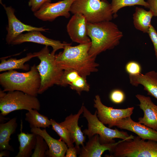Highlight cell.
Masks as SVG:
<instances>
[{
  "label": "cell",
  "mask_w": 157,
  "mask_h": 157,
  "mask_svg": "<svg viewBox=\"0 0 157 157\" xmlns=\"http://www.w3.org/2000/svg\"><path fill=\"white\" fill-rule=\"evenodd\" d=\"M36 141L32 157H46L45 153L49 148L44 138L41 136L36 134Z\"/></svg>",
  "instance_id": "cell-28"
},
{
  "label": "cell",
  "mask_w": 157,
  "mask_h": 157,
  "mask_svg": "<svg viewBox=\"0 0 157 157\" xmlns=\"http://www.w3.org/2000/svg\"><path fill=\"white\" fill-rule=\"evenodd\" d=\"M148 33L153 44L155 55L157 59V33L151 25L150 27Z\"/></svg>",
  "instance_id": "cell-33"
},
{
  "label": "cell",
  "mask_w": 157,
  "mask_h": 157,
  "mask_svg": "<svg viewBox=\"0 0 157 157\" xmlns=\"http://www.w3.org/2000/svg\"><path fill=\"white\" fill-rule=\"evenodd\" d=\"M10 151L7 150H4L0 151V157L3 156L9 157L10 155Z\"/></svg>",
  "instance_id": "cell-36"
},
{
  "label": "cell",
  "mask_w": 157,
  "mask_h": 157,
  "mask_svg": "<svg viewBox=\"0 0 157 157\" xmlns=\"http://www.w3.org/2000/svg\"><path fill=\"white\" fill-rule=\"evenodd\" d=\"M75 0H63L54 3H45L34 13V15L44 21L51 22L59 16L68 18L71 5Z\"/></svg>",
  "instance_id": "cell-10"
},
{
  "label": "cell",
  "mask_w": 157,
  "mask_h": 157,
  "mask_svg": "<svg viewBox=\"0 0 157 157\" xmlns=\"http://www.w3.org/2000/svg\"><path fill=\"white\" fill-rule=\"evenodd\" d=\"M17 118H13L5 123L0 124V150H7L13 151L9 144L11 135L14 133L17 127Z\"/></svg>",
  "instance_id": "cell-20"
},
{
  "label": "cell",
  "mask_w": 157,
  "mask_h": 157,
  "mask_svg": "<svg viewBox=\"0 0 157 157\" xmlns=\"http://www.w3.org/2000/svg\"><path fill=\"white\" fill-rule=\"evenodd\" d=\"M70 12L82 14L91 23L110 21L113 17L111 4L107 0H75Z\"/></svg>",
  "instance_id": "cell-6"
},
{
  "label": "cell",
  "mask_w": 157,
  "mask_h": 157,
  "mask_svg": "<svg viewBox=\"0 0 157 157\" xmlns=\"http://www.w3.org/2000/svg\"><path fill=\"white\" fill-rule=\"evenodd\" d=\"M81 148L80 147L72 146L68 147L65 155V157H76L77 154H79Z\"/></svg>",
  "instance_id": "cell-34"
},
{
  "label": "cell",
  "mask_w": 157,
  "mask_h": 157,
  "mask_svg": "<svg viewBox=\"0 0 157 157\" xmlns=\"http://www.w3.org/2000/svg\"><path fill=\"white\" fill-rule=\"evenodd\" d=\"M72 90H75L79 95L82 91L88 92L90 89L89 85L86 80V78L80 76L70 85Z\"/></svg>",
  "instance_id": "cell-29"
},
{
  "label": "cell",
  "mask_w": 157,
  "mask_h": 157,
  "mask_svg": "<svg viewBox=\"0 0 157 157\" xmlns=\"http://www.w3.org/2000/svg\"><path fill=\"white\" fill-rule=\"evenodd\" d=\"M129 79L132 85H142L148 95L157 99V72L153 70L144 74L129 75Z\"/></svg>",
  "instance_id": "cell-18"
},
{
  "label": "cell",
  "mask_w": 157,
  "mask_h": 157,
  "mask_svg": "<svg viewBox=\"0 0 157 157\" xmlns=\"http://www.w3.org/2000/svg\"><path fill=\"white\" fill-rule=\"evenodd\" d=\"M5 92L0 90V114L4 116L17 110L40 109V102L37 97L18 90Z\"/></svg>",
  "instance_id": "cell-8"
},
{
  "label": "cell",
  "mask_w": 157,
  "mask_h": 157,
  "mask_svg": "<svg viewBox=\"0 0 157 157\" xmlns=\"http://www.w3.org/2000/svg\"><path fill=\"white\" fill-rule=\"evenodd\" d=\"M110 4L113 17H116V13L120 9L125 7L138 5L149 8L148 5L145 0H112Z\"/></svg>",
  "instance_id": "cell-26"
},
{
  "label": "cell",
  "mask_w": 157,
  "mask_h": 157,
  "mask_svg": "<svg viewBox=\"0 0 157 157\" xmlns=\"http://www.w3.org/2000/svg\"><path fill=\"white\" fill-rule=\"evenodd\" d=\"M154 16L152 12L136 7L133 14V24L135 28L144 33H148L151 19Z\"/></svg>",
  "instance_id": "cell-22"
},
{
  "label": "cell",
  "mask_w": 157,
  "mask_h": 157,
  "mask_svg": "<svg viewBox=\"0 0 157 157\" xmlns=\"http://www.w3.org/2000/svg\"><path fill=\"white\" fill-rule=\"evenodd\" d=\"M31 132L41 136L46 142L49 148L45 153L46 157L65 156L68 147L60 139L57 140L53 138L47 133L46 129H41L38 128H31Z\"/></svg>",
  "instance_id": "cell-16"
},
{
  "label": "cell",
  "mask_w": 157,
  "mask_h": 157,
  "mask_svg": "<svg viewBox=\"0 0 157 157\" xmlns=\"http://www.w3.org/2000/svg\"><path fill=\"white\" fill-rule=\"evenodd\" d=\"M80 76L75 70L68 69L64 70L57 85L63 87L69 85Z\"/></svg>",
  "instance_id": "cell-27"
},
{
  "label": "cell",
  "mask_w": 157,
  "mask_h": 157,
  "mask_svg": "<svg viewBox=\"0 0 157 157\" xmlns=\"http://www.w3.org/2000/svg\"><path fill=\"white\" fill-rule=\"evenodd\" d=\"M33 53L40 60L37 68L41 78L38 94H42L54 85H57L64 70L57 65L56 55L50 53L48 46H45L40 51Z\"/></svg>",
  "instance_id": "cell-4"
},
{
  "label": "cell",
  "mask_w": 157,
  "mask_h": 157,
  "mask_svg": "<svg viewBox=\"0 0 157 157\" xmlns=\"http://www.w3.org/2000/svg\"><path fill=\"white\" fill-rule=\"evenodd\" d=\"M148 8L151 10L154 16L157 17V0H146Z\"/></svg>",
  "instance_id": "cell-35"
},
{
  "label": "cell",
  "mask_w": 157,
  "mask_h": 157,
  "mask_svg": "<svg viewBox=\"0 0 157 157\" xmlns=\"http://www.w3.org/2000/svg\"><path fill=\"white\" fill-rule=\"evenodd\" d=\"M33 42L50 46L53 48L51 53L55 54L56 51L60 49H63L67 43H62L58 40L49 38L43 35L40 31H34L19 35L12 43V45L21 44L25 42Z\"/></svg>",
  "instance_id": "cell-13"
},
{
  "label": "cell",
  "mask_w": 157,
  "mask_h": 157,
  "mask_svg": "<svg viewBox=\"0 0 157 157\" xmlns=\"http://www.w3.org/2000/svg\"><path fill=\"white\" fill-rule=\"evenodd\" d=\"M135 96L140 102L138 106L144 113L143 117L138 119V122L157 131V106L149 97L140 94Z\"/></svg>",
  "instance_id": "cell-15"
},
{
  "label": "cell",
  "mask_w": 157,
  "mask_h": 157,
  "mask_svg": "<svg viewBox=\"0 0 157 157\" xmlns=\"http://www.w3.org/2000/svg\"><path fill=\"white\" fill-rule=\"evenodd\" d=\"M110 98L111 101L115 104L122 103L125 98L124 92L121 90L115 89L113 90L110 93Z\"/></svg>",
  "instance_id": "cell-31"
},
{
  "label": "cell",
  "mask_w": 157,
  "mask_h": 157,
  "mask_svg": "<svg viewBox=\"0 0 157 157\" xmlns=\"http://www.w3.org/2000/svg\"><path fill=\"white\" fill-rule=\"evenodd\" d=\"M74 14L67 26V31L70 38L73 42L79 44L91 42L88 34L86 19L81 14Z\"/></svg>",
  "instance_id": "cell-12"
},
{
  "label": "cell",
  "mask_w": 157,
  "mask_h": 157,
  "mask_svg": "<svg viewBox=\"0 0 157 157\" xmlns=\"http://www.w3.org/2000/svg\"><path fill=\"white\" fill-rule=\"evenodd\" d=\"M83 105L77 113L74 115L71 114L66 117L65 120L59 124L66 128L72 136L75 144V146L80 147L84 145L85 137L78 125V121L80 115L83 113Z\"/></svg>",
  "instance_id": "cell-19"
},
{
  "label": "cell",
  "mask_w": 157,
  "mask_h": 157,
  "mask_svg": "<svg viewBox=\"0 0 157 157\" xmlns=\"http://www.w3.org/2000/svg\"><path fill=\"white\" fill-rule=\"evenodd\" d=\"M91 44L90 42L72 46L71 43H67L63 51L56 54L57 65L63 70H75L86 78L91 73L97 72L99 64L95 62L96 57L91 56L89 53Z\"/></svg>",
  "instance_id": "cell-1"
},
{
  "label": "cell",
  "mask_w": 157,
  "mask_h": 157,
  "mask_svg": "<svg viewBox=\"0 0 157 157\" xmlns=\"http://www.w3.org/2000/svg\"><path fill=\"white\" fill-rule=\"evenodd\" d=\"M94 107L96 108L97 117L104 124L110 128L115 126L117 122L123 118L131 116L134 107L126 109H115L108 107L102 102L100 96L97 95L94 99Z\"/></svg>",
  "instance_id": "cell-9"
},
{
  "label": "cell",
  "mask_w": 157,
  "mask_h": 157,
  "mask_svg": "<svg viewBox=\"0 0 157 157\" xmlns=\"http://www.w3.org/2000/svg\"><path fill=\"white\" fill-rule=\"evenodd\" d=\"M0 84L4 92L18 90L37 97L41 85V78L34 64L30 70L19 72L11 70L0 74Z\"/></svg>",
  "instance_id": "cell-3"
},
{
  "label": "cell",
  "mask_w": 157,
  "mask_h": 157,
  "mask_svg": "<svg viewBox=\"0 0 157 157\" xmlns=\"http://www.w3.org/2000/svg\"><path fill=\"white\" fill-rule=\"evenodd\" d=\"M121 140L113 143L101 144L99 135L96 134L89 139L85 146H82L79 154L80 157H101L106 150L111 151Z\"/></svg>",
  "instance_id": "cell-17"
},
{
  "label": "cell",
  "mask_w": 157,
  "mask_h": 157,
  "mask_svg": "<svg viewBox=\"0 0 157 157\" xmlns=\"http://www.w3.org/2000/svg\"><path fill=\"white\" fill-rule=\"evenodd\" d=\"M87 31L91 43L89 53L95 57L101 53L113 49L118 45L123 36L117 26L110 21L96 23L88 22Z\"/></svg>",
  "instance_id": "cell-2"
},
{
  "label": "cell",
  "mask_w": 157,
  "mask_h": 157,
  "mask_svg": "<svg viewBox=\"0 0 157 157\" xmlns=\"http://www.w3.org/2000/svg\"><path fill=\"white\" fill-rule=\"evenodd\" d=\"M50 120L52 129L59 136L60 139L66 144L68 147L74 146V140L68 130L54 120Z\"/></svg>",
  "instance_id": "cell-25"
},
{
  "label": "cell",
  "mask_w": 157,
  "mask_h": 157,
  "mask_svg": "<svg viewBox=\"0 0 157 157\" xmlns=\"http://www.w3.org/2000/svg\"><path fill=\"white\" fill-rule=\"evenodd\" d=\"M19 142V151L15 157H30L33 153L36 144V134L26 133L21 131L18 134Z\"/></svg>",
  "instance_id": "cell-21"
},
{
  "label": "cell",
  "mask_w": 157,
  "mask_h": 157,
  "mask_svg": "<svg viewBox=\"0 0 157 157\" xmlns=\"http://www.w3.org/2000/svg\"><path fill=\"white\" fill-rule=\"evenodd\" d=\"M115 126L121 129L132 132L142 139L157 142V131L138 122L134 121L131 116L120 119Z\"/></svg>",
  "instance_id": "cell-14"
},
{
  "label": "cell",
  "mask_w": 157,
  "mask_h": 157,
  "mask_svg": "<svg viewBox=\"0 0 157 157\" xmlns=\"http://www.w3.org/2000/svg\"><path fill=\"white\" fill-rule=\"evenodd\" d=\"M83 115L88 122L87 129L83 131L89 139L96 134L99 135V140L101 144L115 142L114 140L118 138L122 140L133 139L134 136L129 135L127 132L119 131L117 129H112L106 126L98 119L96 110L94 114L83 105Z\"/></svg>",
  "instance_id": "cell-7"
},
{
  "label": "cell",
  "mask_w": 157,
  "mask_h": 157,
  "mask_svg": "<svg viewBox=\"0 0 157 157\" xmlns=\"http://www.w3.org/2000/svg\"><path fill=\"white\" fill-rule=\"evenodd\" d=\"M36 57L34 53H29L25 57L19 59L10 58L6 60L1 58L0 64V72L21 69L27 71L29 69V66L25 63L32 58Z\"/></svg>",
  "instance_id": "cell-23"
},
{
  "label": "cell",
  "mask_w": 157,
  "mask_h": 157,
  "mask_svg": "<svg viewBox=\"0 0 157 157\" xmlns=\"http://www.w3.org/2000/svg\"><path fill=\"white\" fill-rule=\"evenodd\" d=\"M38 111L36 109H30L25 114V120L29 124L30 128H49L51 125L50 120L47 117L40 114Z\"/></svg>",
  "instance_id": "cell-24"
},
{
  "label": "cell",
  "mask_w": 157,
  "mask_h": 157,
  "mask_svg": "<svg viewBox=\"0 0 157 157\" xmlns=\"http://www.w3.org/2000/svg\"><path fill=\"white\" fill-rule=\"evenodd\" d=\"M110 157H157V142L138 136L122 140L110 152Z\"/></svg>",
  "instance_id": "cell-5"
},
{
  "label": "cell",
  "mask_w": 157,
  "mask_h": 157,
  "mask_svg": "<svg viewBox=\"0 0 157 157\" xmlns=\"http://www.w3.org/2000/svg\"><path fill=\"white\" fill-rule=\"evenodd\" d=\"M51 2V0H29L28 5L31 7V11L34 13L38 10L45 3Z\"/></svg>",
  "instance_id": "cell-32"
},
{
  "label": "cell",
  "mask_w": 157,
  "mask_h": 157,
  "mask_svg": "<svg viewBox=\"0 0 157 157\" xmlns=\"http://www.w3.org/2000/svg\"><path fill=\"white\" fill-rule=\"evenodd\" d=\"M4 116L1 114H0V122H1L5 120H7L8 119L7 118H6Z\"/></svg>",
  "instance_id": "cell-37"
},
{
  "label": "cell",
  "mask_w": 157,
  "mask_h": 157,
  "mask_svg": "<svg viewBox=\"0 0 157 157\" xmlns=\"http://www.w3.org/2000/svg\"><path fill=\"white\" fill-rule=\"evenodd\" d=\"M125 70L129 75H136L141 74V67L140 64L135 61L128 62L125 66Z\"/></svg>",
  "instance_id": "cell-30"
},
{
  "label": "cell",
  "mask_w": 157,
  "mask_h": 157,
  "mask_svg": "<svg viewBox=\"0 0 157 157\" xmlns=\"http://www.w3.org/2000/svg\"><path fill=\"white\" fill-rule=\"evenodd\" d=\"M0 3L5 10L8 18V25L6 28L7 34L6 40L8 44H11L19 35L24 31H38L46 32L49 30V29L43 27H35L23 23L16 17L14 8L11 6H6L2 3L1 0Z\"/></svg>",
  "instance_id": "cell-11"
}]
</instances>
